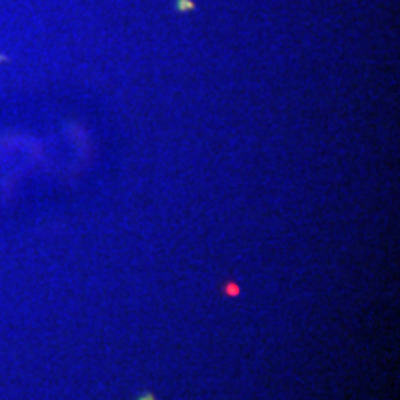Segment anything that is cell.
I'll use <instances>...</instances> for the list:
<instances>
[{
  "mask_svg": "<svg viewBox=\"0 0 400 400\" xmlns=\"http://www.w3.org/2000/svg\"><path fill=\"white\" fill-rule=\"evenodd\" d=\"M178 10H180V12H183V10H193V4H191V2H189V0H178Z\"/></svg>",
  "mask_w": 400,
  "mask_h": 400,
  "instance_id": "6da1fadb",
  "label": "cell"
},
{
  "mask_svg": "<svg viewBox=\"0 0 400 400\" xmlns=\"http://www.w3.org/2000/svg\"><path fill=\"white\" fill-rule=\"evenodd\" d=\"M141 400H154V398H152L150 394H147V396H143V398H141Z\"/></svg>",
  "mask_w": 400,
  "mask_h": 400,
  "instance_id": "7a4b0ae2",
  "label": "cell"
}]
</instances>
